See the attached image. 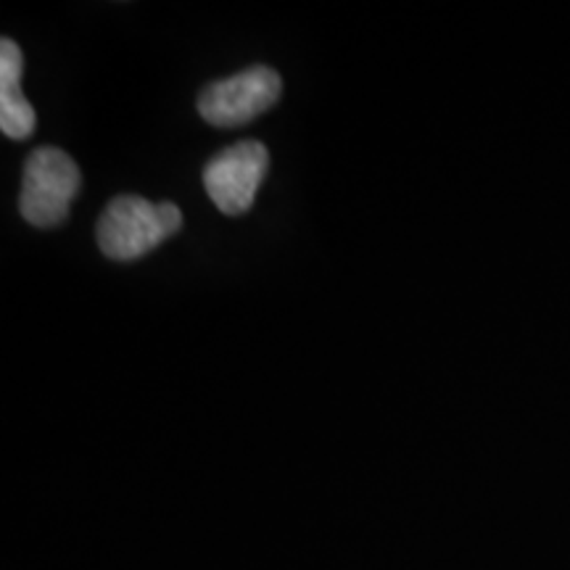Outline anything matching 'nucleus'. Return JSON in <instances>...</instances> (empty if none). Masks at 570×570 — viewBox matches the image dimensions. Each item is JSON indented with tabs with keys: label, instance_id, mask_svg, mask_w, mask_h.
<instances>
[{
	"label": "nucleus",
	"instance_id": "nucleus-1",
	"mask_svg": "<svg viewBox=\"0 0 570 570\" xmlns=\"http://www.w3.org/2000/svg\"><path fill=\"white\" fill-rule=\"evenodd\" d=\"M183 227V212L173 202L154 204L140 196H119L98 219L96 238L104 256L114 262H132Z\"/></svg>",
	"mask_w": 570,
	"mask_h": 570
},
{
	"label": "nucleus",
	"instance_id": "nucleus-2",
	"mask_svg": "<svg viewBox=\"0 0 570 570\" xmlns=\"http://www.w3.org/2000/svg\"><path fill=\"white\" fill-rule=\"evenodd\" d=\"M80 185V167L67 151L56 146L35 148L21 177V217L35 227H59L69 217Z\"/></svg>",
	"mask_w": 570,
	"mask_h": 570
},
{
	"label": "nucleus",
	"instance_id": "nucleus-3",
	"mask_svg": "<svg viewBox=\"0 0 570 570\" xmlns=\"http://www.w3.org/2000/svg\"><path fill=\"white\" fill-rule=\"evenodd\" d=\"M283 92L281 75L269 67H252L206 85L198 96V114L214 127H240L273 109Z\"/></svg>",
	"mask_w": 570,
	"mask_h": 570
},
{
	"label": "nucleus",
	"instance_id": "nucleus-4",
	"mask_svg": "<svg viewBox=\"0 0 570 570\" xmlns=\"http://www.w3.org/2000/svg\"><path fill=\"white\" fill-rule=\"evenodd\" d=\"M269 151L259 140H240L219 151L204 167V188L219 212L240 217L254 206L256 190L265 183Z\"/></svg>",
	"mask_w": 570,
	"mask_h": 570
},
{
	"label": "nucleus",
	"instance_id": "nucleus-5",
	"mask_svg": "<svg viewBox=\"0 0 570 570\" xmlns=\"http://www.w3.org/2000/svg\"><path fill=\"white\" fill-rule=\"evenodd\" d=\"M24 56L17 40H0V130L11 140H27L38 127L32 104L21 92Z\"/></svg>",
	"mask_w": 570,
	"mask_h": 570
}]
</instances>
